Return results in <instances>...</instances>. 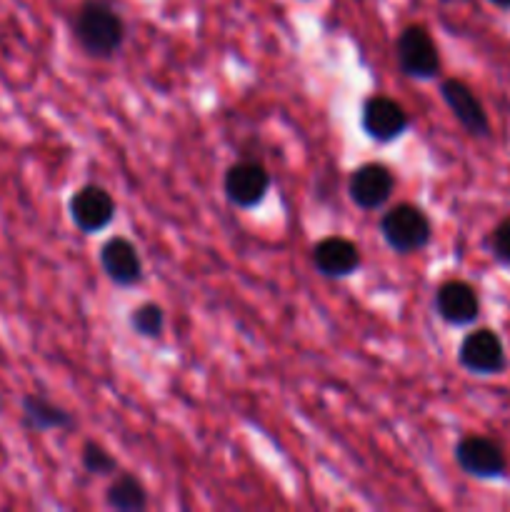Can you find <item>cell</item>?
<instances>
[{"mask_svg": "<svg viewBox=\"0 0 510 512\" xmlns=\"http://www.w3.org/2000/svg\"><path fill=\"white\" fill-rule=\"evenodd\" d=\"M73 35L90 58H113L125 38V23L103 0H85L73 18Z\"/></svg>", "mask_w": 510, "mask_h": 512, "instance_id": "obj_1", "label": "cell"}, {"mask_svg": "<svg viewBox=\"0 0 510 512\" xmlns=\"http://www.w3.org/2000/svg\"><path fill=\"white\" fill-rule=\"evenodd\" d=\"M380 233H383L385 243L390 250L400 255L418 253L433 238V228H430L428 215L415 205L403 203L390 208L380 220Z\"/></svg>", "mask_w": 510, "mask_h": 512, "instance_id": "obj_2", "label": "cell"}, {"mask_svg": "<svg viewBox=\"0 0 510 512\" xmlns=\"http://www.w3.org/2000/svg\"><path fill=\"white\" fill-rule=\"evenodd\" d=\"M395 60L410 78L430 80L440 73V53L423 25H408L395 40Z\"/></svg>", "mask_w": 510, "mask_h": 512, "instance_id": "obj_3", "label": "cell"}, {"mask_svg": "<svg viewBox=\"0 0 510 512\" xmlns=\"http://www.w3.org/2000/svg\"><path fill=\"white\" fill-rule=\"evenodd\" d=\"M360 123H363L368 138H373L375 143H393L408 130L410 120L403 105L395 103L393 98L373 95V98L365 100Z\"/></svg>", "mask_w": 510, "mask_h": 512, "instance_id": "obj_4", "label": "cell"}, {"mask_svg": "<svg viewBox=\"0 0 510 512\" xmlns=\"http://www.w3.org/2000/svg\"><path fill=\"white\" fill-rule=\"evenodd\" d=\"M70 220L83 233H100L115 218V200L100 185H83L70 198Z\"/></svg>", "mask_w": 510, "mask_h": 512, "instance_id": "obj_5", "label": "cell"}, {"mask_svg": "<svg viewBox=\"0 0 510 512\" xmlns=\"http://www.w3.org/2000/svg\"><path fill=\"white\" fill-rule=\"evenodd\" d=\"M455 460H458L460 470L473 478L493 480L505 473V455L498 443L490 438H480V435H468L455 445Z\"/></svg>", "mask_w": 510, "mask_h": 512, "instance_id": "obj_6", "label": "cell"}, {"mask_svg": "<svg viewBox=\"0 0 510 512\" xmlns=\"http://www.w3.org/2000/svg\"><path fill=\"white\" fill-rule=\"evenodd\" d=\"M223 190L225 198L238 208H255L268 195L270 175L260 163H235L225 173Z\"/></svg>", "mask_w": 510, "mask_h": 512, "instance_id": "obj_7", "label": "cell"}, {"mask_svg": "<svg viewBox=\"0 0 510 512\" xmlns=\"http://www.w3.org/2000/svg\"><path fill=\"white\" fill-rule=\"evenodd\" d=\"M460 365L475 375H495L505 368L503 340L488 328L470 333L460 345Z\"/></svg>", "mask_w": 510, "mask_h": 512, "instance_id": "obj_8", "label": "cell"}, {"mask_svg": "<svg viewBox=\"0 0 510 512\" xmlns=\"http://www.w3.org/2000/svg\"><path fill=\"white\" fill-rule=\"evenodd\" d=\"M395 190V178L385 165L368 163L360 165L348 183V195L360 210H378L388 203Z\"/></svg>", "mask_w": 510, "mask_h": 512, "instance_id": "obj_9", "label": "cell"}, {"mask_svg": "<svg viewBox=\"0 0 510 512\" xmlns=\"http://www.w3.org/2000/svg\"><path fill=\"white\" fill-rule=\"evenodd\" d=\"M440 95H443L445 105H448L450 113L455 115V120H458L470 135L483 138V135L490 133V123H488V115H485V108L480 105V100L475 98V93L463 83V80H455V78L445 80V83L440 85Z\"/></svg>", "mask_w": 510, "mask_h": 512, "instance_id": "obj_10", "label": "cell"}, {"mask_svg": "<svg viewBox=\"0 0 510 512\" xmlns=\"http://www.w3.org/2000/svg\"><path fill=\"white\" fill-rule=\"evenodd\" d=\"M100 265H103L105 275L120 288H130L143 280V260H140L135 245L125 238H110L100 248Z\"/></svg>", "mask_w": 510, "mask_h": 512, "instance_id": "obj_11", "label": "cell"}, {"mask_svg": "<svg viewBox=\"0 0 510 512\" xmlns=\"http://www.w3.org/2000/svg\"><path fill=\"white\" fill-rule=\"evenodd\" d=\"M435 310L450 325H470L480 315V300L463 280H448L435 293Z\"/></svg>", "mask_w": 510, "mask_h": 512, "instance_id": "obj_12", "label": "cell"}, {"mask_svg": "<svg viewBox=\"0 0 510 512\" xmlns=\"http://www.w3.org/2000/svg\"><path fill=\"white\" fill-rule=\"evenodd\" d=\"M313 265L325 278H348L360 268V250L348 238H325L315 243Z\"/></svg>", "mask_w": 510, "mask_h": 512, "instance_id": "obj_13", "label": "cell"}, {"mask_svg": "<svg viewBox=\"0 0 510 512\" xmlns=\"http://www.w3.org/2000/svg\"><path fill=\"white\" fill-rule=\"evenodd\" d=\"M20 413H23L25 428L35 433H50V430H70L75 425L73 415L58 403L38 393H28L20 400Z\"/></svg>", "mask_w": 510, "mask_h": 512, "instance_id": "obj_14", "label": "cell"}, {"mask_svg": "<svg viewBox=\"0 0 510 512\" xmlns=\"http://www.w3.org/2000/svg\"><path fill=\"white\" fill-rule=\"evenodd\" d=\"M105 503H108V508L118 512H140L148 508V493H145L143 483L135 475L120 473L110 483L108 493H105Z\"/></svg>", "mask_w": 510, "mask_h": 512, "instance_id": "obj_15", "label": "cell"}, {"mask_svg": "<svg viewBox=\"0 0 510 512\" xmlns=\"http://www.w3.org/2000/svg\"><path fill=\"white\" fill-rule=\"evenodd\" d=\"M130 328L140 335V338H160L165 328V313L160 305L145 303L133 310L130 315Z\"/></svg>", "mask_w": 510, "mask_h": 512, "instance_id": "obj_16", "label": "cell"}, {"mask_svg": "<svg viewBox=\"0 0 510 512\" xmlns=\"http://www.w3.org/2000/svg\"><path fill=\"white\" fill-rule=\"evenodd\" d=\"M83 468L88 470L90 475H115L118 460H115L103 445L88 440V443L83 445Z\"/></svg>", "mask_w": 510, "mask_h": 512, "instance_id": "obj_17", "label": "cell"}, {"mask_svg": "<svg viewBox=\"0 0 510 512\" xmlns=\"http://www.w3.org/2000/svg\"><path fill=\"white\" fill-rule=\"evenodd\" d=\"M493 253L495 258L503 260L510 265V218H505L503 223L495 228L493 233Z\"/></svg>", "mask_w": 510, "mask_h": 512, "instance_id": "obj_18", "label": "cell"}, {"mask_svg": "<svg viewBox=\"0 0 510 512\" xmlns=\"http://www.w3.org/2000/svg\"><path fill=\"white\" fill-rule=\"evenodd\" d=\"M493 5H498V8H510V0H490Z\"/></svg>", "mask_w": 510, "mask_h": 512, "instance_id": "obj_19", "label": "cell"}]
</instances>
